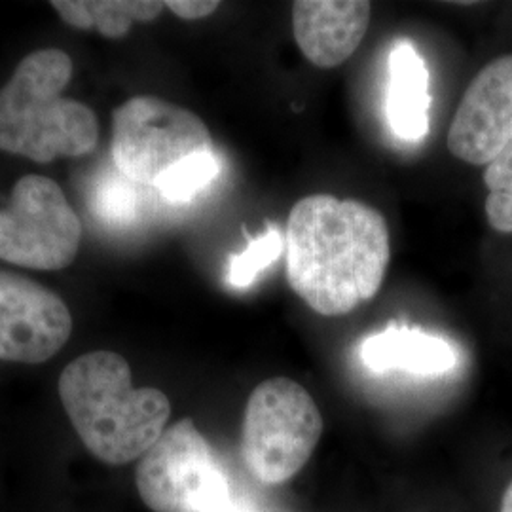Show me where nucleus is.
<instances>
[{
	"label": "nucleus",
	"mask_w": 512,
	"mask_h": 512,
	"mask_svg": "<svg viewBox=\"0 0 512 512\" xmlns=\"http://www.w3.org/2000/svg\"><path fill=\"white\" fill-rule=\"evenodd\" d=\"M73 332V315L35 279L0 270V361L40 365L59 353Z\"/></svg>",
	"instance_id": "8"
},
{
	"label": "nucleus",
	"mask_w": 512,
	"mask_h": 512,
	"mask_svg": "<svg viewBox=\"0 0 512 512\" xmlns=\"http://www.w3.org/2000/svg\"><path fill=\"white\" fill-rule=\"evenodd\" d=\"M59 399L93 458L126 465L162 437L171 403L156 387H133L128 361L112 351L86 353L59 376Z\"/></svg>",
	"instance_id": "2"
},
{
	"label": "nucleus",
	"mask_w": 512,
	"mask_h": 512,
	"mask_svg": "<svg viewBox=\"0 0 512 512\" xmlns=\"http://www.w3.org/2000/svg\"><path fill=\"white\" fill-rule=\"evenodd\" d=\"M82 224L59 184L21 177L0 211V260L31 270H63L78 255Z\"/></svg>",
	"instance_id": "7"
},
{
	"label": "nucleus",
	"mask_w": 512,
	"mask_h": 512,
	"mask_svg": "<svg viewBox=\"0 0 512 512\" xmlns=\"http://www.w3.org/2000/svg\"><path fill=\"white\" fill-rule=\"evenodd\" d=\"M285 249V239L277 226H268L266 234L260 238L249 239V245L243 253L230 258L228 281L230 285L245 289L256 279V275L272 266Z\"/></svg>",
	"instance_id": "17"
},
{
	"label": "nucleus",
	"mask_w": 512,
	"mask_h": 512,
	"mask_svg": "<svg viewBox=\"0 0 512 512\" xmlns=\"http://www.w3.org/2000/svg\"><path fill=\"white\" fill-rule=\"evenodd\" d=\"M59 18L74 29H97L107 38H122L135 21H152L165 10L160 0H54Z\"/></svg>",
	"instance_id": "13"
},
{
	"label": "nucleus",
	"mask_w": 512,
	"mask_h": 512,
	"mask_svg": "<svg viewBox=\"0 0 512 512\" xmlns=\"http://www.w3.org/2000/svg\"><path fill=\"white\" fill-rule=\"evenodd\" d=\"M387 122L406 143H418L429 133V69L416 46L401 38L389 54Z\"/></svg>",
	"instance_id": "12"
},
{
	"label": "nucleus",
	"mask_w": 512,
	"mask_h": 512,
	"mask_svg": "<svg viewBox=\"0 0 512 512\" xmlns=\"http://www.w3.org/2000/svg\"><path fill=\"white\" fill-rule=\"evenodd\" d=\"M512 141V54L476 74L448 131V150L471 165H488Z\"/></svg>",
	"instance_id": "9"
},
{
	"label": "nucleus",
	"mask_w": 512,
	"mask_h": 512,
	"mask_svg": "<svg viewBox=\"0 0 512 512\" xmlns=\"http://www.w3.org/2000/svg\"><path fill=\"white\" fill-rule=\"evenodd\" d=\"M220 2L217 0H167L165 8H169L179 18L203 19L217 12Z\"/></svg>",
	"instance_id": "18"
},
{
	"label": "nucleus",
	"mask_w": 512,
	"mask_h": 512,
	"mask_svg": "<svg viewBox=\"0 0 512 512\" xmlns=\"http://www.w3.org/2000/svg\"><path fill=\"white\" fill-rule=\"evenodd\" d=\"M141 184L129 181L118 169L103 173L90 194V209L93 215L109 226H129L139 219L143 209Z\"/></svg>",
	"instance_id": "14"
},
{
	"label": "nucleus",
	"mask_w": 512,
	"mask_h": 512,
	"mask_svg": "<svg viewBox=\"0 0 512 512\" xmlns=\"http://www.w3.org/2000/svg\"><path fill=\"white\" fill-rule=\"evenodd\" d=\"M499 512H512V482L509 484V488L505 490L503 499H501V511Z\"/></svg>",
	"instance_id": "19"
},
{
	"label": "nucleus",
	"mask_w": 512,
	"mask_h": 512,
	"mask_svg": "<svg viewBox=\"0 0 512 512\" xmlns=\"http://www.w3.org/2000/svg\"><path fill=\"white\" fill-rule=\"evenodd\" d=\"M293 33L300 52L319 69H334L357 52L372 4L365 0H296Z\"/></svg>",
	"instance_id": "10"
},
{
	"label": "nucleus",
	"mask_w": 512,
	"mask_h": 512,
	"mask_svg": "<svg viewBox=\"0 0 512 512\" xmlns=\"http://www.w3.org/2000/svg\"><path fill=\"white\" fill-rule=\"evenodd\" d=\"M285 245L291 289L325 317L348 315L370 302L382 289L391 260L384 215L330 194L294 203Z\"/></svg>",
	"instance_id": "1"
},
{
	"label": "nucleus",
	"mask_w": 512,
	"mask_h": 512,
	"mask_svg": "<svg viewBox=\"0 0 512 512\" xmlns=\"http://www.w3.org/2000/svg\"><path fill=\"white\" fill-rule=\"evenodd\" d=\"M220 173V162L213 152H203L173 165L154 184V190L169 203L194 200L202 190L213 183Z\"/></svg>",
	"instance_id": "15"
},
{
	"label": "nucleus",
	"mask_w": 512,
	"mask_h": 512,
	"mask_svg": "<svg viewBox=\"0 0 512 512\" xmlns=\"http://www.w3.org/2000/svg\"><path fill=\"white\" fill-rule=\"evenodd\" d=\"M486 219L495 232L512 234V141L486 165Z\"/></svg>",
	"instance_id": "16"
},
{
	"label": "nucleus",
	"mask_w": 512,
	"mask_h": 512,
	"mask_svg": "<svg viewBox=\"0 0 512 512\" xmlns=\"http://www.w3.org/2000/svg\"><path fill=\"white\" fill-rule=\"evenodd\" d=\"M71 78L73 59L63 50H38L21 59L0 90V150L38 164L92 152L99 122L90 107L63 97Z\"/></svg>",
	"instance_id": "3"
},
{
	"label": "nucleus",
	"mask_w": 512,
	"mask_h": 512,
	"mask_svg": "<svg viewBox=\"0 0 512 512\" xmlns=\"http://www.w3.org/2000/svg\"><path fill=\"white\" fill-rule=\"evenodd\" d=\"M323 435V418L310 391L277 376L256 385L241 425V459L266 486L289 482L310 461Z\"/></svg>",
	"instance_id": "5"
},
{
	"label": "nucleus",
	"mask_w": 512,
	"mask_h": 512,
	"mask_svg": "<svg viewBox=\"0 0 512 512\" xmlns=\"http://www.w3.org/2000/svg\"><path fill=\"white\" fill-rule=\"evenodd\" d=\"M213 152L202 118L154 95H137L112 114V160L129 181L152 186L173 165Z\"/></svg>",
	"instance_id": "6"
},
{
	"label": "nucleus",
	"mask_w": 512,
	"mask_h": 512,
	"mask_svg": "<svg viewBox=\"0 0 512 512\" xmlns=\"http://www.w3.org/2000/svg\"><path fill=\"white\" fill-rule=\"evenodd\" d=\"M361 361L376 374L404 372L420 378H439L458 366V351L444 338L391 323L366 338L361 346Z\"/></svg>",
	"instance_id": "11"
},
{
	"label": "nucleus",
	"mask_w": 512,
	"mask_h": 512,
	"mask_svg": "<svg viewBox=\"0 0 512 512\" xmlns=\"http://www.w3.org/2000/svg\"><path fill=\"white\" fill-rule=\"evenodd\" d=\"M135 486L152 512H256L234 494L211 444L190 418L167 427L139 459Z\"/></svg>",
	"instance_id": "4"
}]
</instances>
